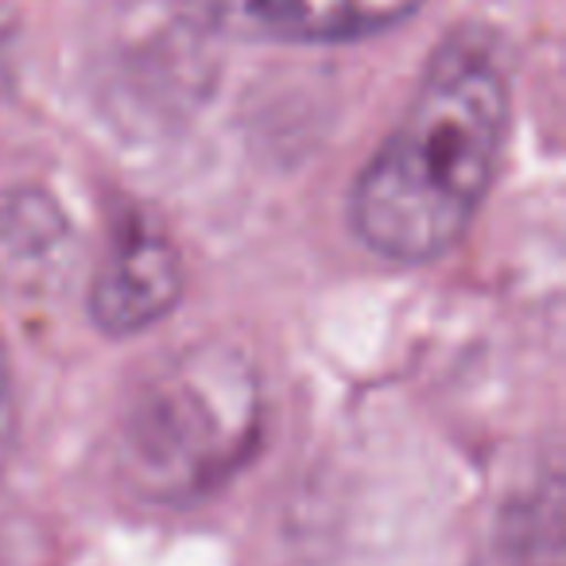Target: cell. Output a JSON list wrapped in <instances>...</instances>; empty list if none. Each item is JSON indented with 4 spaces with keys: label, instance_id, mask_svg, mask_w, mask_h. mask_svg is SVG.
<instances>
[{
    "label": "cell",
    "instance_id": "cell-1",
    "mask_svg": "<svg viewBox=\"0 0 566 566\" xmlns=\"http://www.w3.org/2000/svg\"><path fill=\"white\" fill-rule=\"evenodd\" d=\"M512 90L481 35H454L427 63L408 109L349 195L357 241L392 264L450 252L485 206L504 159Z\"/></svg>",
    "mask_w": 566,
    "mask_h": 566
},
{
    "label": "cell",
    "instance_id": "cell-5",
    "mask_svg": "<svg viewBox=\"0 0 566 566\" xmlns=\"http://www.w3.org/2000/svg\"><path fill=\"white\" fill-rule=\"evenodd\" d=\"M12 427H17V392H12L9 349L0 342V470H4V458H9L12 447Z\"/></svg>",
    "mask_w": 566,
    "mask_h": 566
},
{
    "label": "cell",
    "instance_id": "cell-2",
    "mask_svg": "<svg viewBox=\"0 0 566 566\" xmlns=\"http://www.w3.org/2000/svg\"><path fill=\"white\" fill-rule=\"evenodd\" d=\"M256 423V377L229 354H190L133 400L120 423V473L144 501H198L244 462Z\"/></svg>",
    "mask_w": 566,
    "mask_h": 566
},
{
    "label": "cell",
    "instance_id": "cell-3",
    "mask_svg": "<svg viewBox=\"0 0 566 566\" xmlns=\"http://www.w3.org/2000/svg\"><path fill=\"white\" fill-rule=\"evenodd\" d=\"M179 244L156 213L128 210L117 218L90 287V315L109 338H133L151 331L175 311L182 295Z\"/></svg>",
    "mask_w": 566,
    "mask_h": 566
},
{
    "label": "cell",
    "instance_id": "cell-4",
    "mask_svg": "<svg viewBox=\"0 0 566 566\" xmlns=\"http://www.w3.org/2000/svg\"><path fill=\"white\" fill-rule=\"evenodd\" d=\"M206 24L244 40L346 43L400 24L423 0H190Z\"/></svg>",
    "mask_w": 566,
    "mask_h": 566
}]
</instances>
